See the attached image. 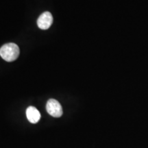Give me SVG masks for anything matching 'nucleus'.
Masks as SVG:
<instances>
[{
	"mask_svg": "<svg viewBox=\"0 0 148 148\" xmlns=\"http://www.w3.org/2000/svg\"><path fill=\"white\" fill-rule=\"evenodd\" d=\"M20 50L18 45L13 42H9L0 48V56L7 62L15 60L19 56Z\"/></svg>",
	"mask_w": 148,
	"mask_h": 148,
	"instance_id": "obj_1",
	"label": "nucleus"
},
{
	"mask_svg": "<svg viewBox=\"0 0 148 148\" xmlns=\"http://www.w3.org/2000/svg\"><path fill=\"white\" fill-rule=\"evenodd\" d=\"M47 112L53 117H60L62 114V108L60 103L54 99H50L46 104Z\"/></svg>",
	"mask_w": 148,
	"mask_h": 148,
	"instance_id": "obj_2",
	"label": "nucleus"
},
{
	"mask_svg": "<svg viewBox=\"0 0 148 148\" xmlns=\"http://www.w3.org/2000/svg\"><path fill=\"white\" fill-rule=\"evenodd\" d=\"M53 23V16L49 12H45L38 17L37 25L41 29H47Z\"/></svg>",
	"mask_w": 148,
	"mask_h": 148,
	"instance_id": "obj_3",
	"label": "nucleus"
},
{
	"mask_svg": "<svg viewBox=\"0 0 148 148\" xmlns=\"http://www.w3.org/2000/svg\"><path fill=\"white\" fill-rule=\"evenodd\" d=\"M26 116L28 121L32 123H36L40 119L39 111L33 106H29L27 108Z\"/></svg>",
	"mask_w": 148,
	"mask_h": 148,
	"instance_id": "obj_4",
	"label": "nucleus"
}]
</instances>
